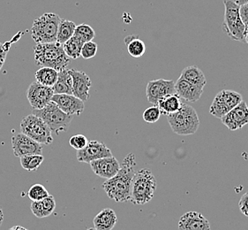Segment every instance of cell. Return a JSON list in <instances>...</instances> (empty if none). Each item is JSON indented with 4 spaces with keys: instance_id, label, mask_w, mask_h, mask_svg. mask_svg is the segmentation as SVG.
<instances>
[{
    "instance_id": "1",
    "label": "cell",
    "mask_w": 248,
    "mask_h": 230,
    "mask_svg": "<svg viewBox=\"0 0 248 230\" xmlns=\"http://www.w3.org/2000/svg\"><path fill=\"white\" fill-rule=\"evenodd\" d=\"M135 156L134 153H129L123 160L117 175L104 182L103 189L110 199L118 203L130 200L131 185L135 174Z\"/></svg>"
},
{
    "instance_id": "2",
    "label": "cell",
    "mask_w": 248,
    "mask_h": 230,
    "mask_svg": "<svg viewBox=\"0 0 248 230\" xmlns=\"http://www.w3.org/2000/svg\"><path fill=\"white\" fill-rule=\"evenodd\" d=\"M157 188V181L152 171L142 168L135 172L131 185L130 202L135 205L149 203L154 197Z\"/></svg>"
},
{
    "instance_id": "3",
    "label": "cell",
    "mask_w": 248,
    "mask_h": 230,
    "mask_svg": "<svg viewBox=\"0 0 248 230\" xmlns=\"http://www.w3.org/2000/svg\"><path fill=\"white\" fill-rule=\"evenodd\" d=\"M35 60L42 67H50L55 70L65 69L70 63L69 57L65 54L63 45L58 42L36 44L34 47Z\"/></svg>"
},
{
    "instance_id": "4",
    "label": "cell",
    "mask_w": 248,
    "mask_h": 230,
    "mask_svg": "<svg viewBox=\"0 0 248 230\" xmlns=\"http://www.w3.org/2000/svg\"><path fill=\"white\" fill-rule=\"evenodd\" d=\"M170 127L179 135H194L200 127L198 114L193 106L182 104L178 112L167 115Z\"/></svg>"
},
{
    "instance_id": "5",
    "label": "cell",
    "mask_w": 248,
    "mask_h": 230,
    "mask_svg": "<svg viewBox=\"0 0 248 230\" xmlns=\"http://www.w3.org/2000/svg\"><path fill=\"white\" fill-rule=\"evenodd\" d=\"M60 18L54 13H45L36 18L31 28V37L36 44L57 42Z\"/></svg>"
},
{
    "instance_id": "6",
    "label": "cell",
    "mask_w": 248,
    "mask_h": 230,
    "mask_svg": "<svg viewBox=\"0 0 248 230\" xmlns=\"http://www.w3.org/2000/svg\"><path fill=\"white\" fill-rule=\"evenodd\" d=\"M32 114L44 120L50 128L51 132L57 135L69 129L70 124L74 117L64 113L52 101H50L48 105L42 109L32 110Z\"/></svg>"
},
{
    "instance_id": "7",
    "label": "cell",
    "mask_w": 248,
    "mask_h": 230,
    "mask_svg": "<svg viewBox=\"0 0 248 230\" xmlns=\"http://www.w3.org/2000/svg\"><path fill=\"white\" fill-rule=\"evenodd\" d=\"M224 20L223 31L233 41H245L246 25L239 15V5L234 0H223Z\"/></svg>"
},
{
    "instance_id": "8",
    "label": "cell",
    "mask_w": 248,
    "mask_h": 230,
    "mask_svg": "<svg viewBox=\"0 0 248 230\" xmlns=\"http://www.w3.org/2000/svg\"><path fill=\"white\" fill-rule=\"evenodd\" d=\"M20 131L41 145H49L53 142L50 128L41 118L33 114L22 119L20 122Z\"/></svg>"
},
{
    "instance_id": "9",
    "label": "cell",
    "mask_w": 248,
    "mask_h": 230,
    "mask_svg": "<svg viewBox=\"0 0 248 230\" xmlns=\"http://www.w3.org/2000/svg\"><path fill=\"white\" fill-rule=\"evenodd\" d=\"M242 100V95L237 91L221 90L215 97L209 108V114L217 117V119H222L224 115H227L230 111L232 110Z\"/></svg>"
},
{
    "instance_id": "10",
    "label": "cell",
    "mask_w": 248,
    "mask_h": 230,
    "mask_svg": "<svg viewBox=\"0 0 248 230\" xmlns=\"http://www.w3.org/2000/svg\"><path fill=\"white\" fill-rule=\"evenodd\" d=\"M54 95L52 88L42 85L37 82H32L27 91V99L30 102L32 110L44 108L51 101Z\"/></svg>"
},
{
    "instance_id": "11",
    "label": "cell",
    "mask_w": 248,
    "mask_h": 230,
    "mask_svg": "<svg viewBox=\"0 0 248 230\" xmlns=\"http://www.w3.org/2000/svg\"><path fill=\"white\" fill-rule=\"evenodd\" d=\"M12 148L15 157H23L32 154H42L43 145L33 140L23 133L15 134L12 137Z\"/></svg>"
},
{
    "instance_id": "12",
    "label": "cell",
    "mask_w": 248,
    "mask_h": 230,
    "mask_svg": "<svg viewBox=\"0 0 248 230\" xmlns=\"http://www.w3.org/2000/svg\"><path fill=\"white\" fill-rule=\"evenodd\" d=\"M176 93L175 91V82L172 80L150 81L148 82L146 94L149 103L154 105H157L158 101L166 96Z\"/></svg>"
},
{
    "instance_id": "13",
    "label": "cell",
    "mask_w": 248,
    "mask_h": 230,
    "mask_svg": "<svg viewBox=\"0 0 248 230\" xmlns=\"http://www.w3.org/2000/svg\"><path fill=\"white\" fill-rule=\"evenodd\" d=\"M111 156H113L111 150L105 144L98 141H90L84 149L77 150L76 153L78 161L88 164L94 160Z\"/></svg>"
},
{
    "instance_id": "14",
    "label": "cell",
    "mask_w": 248,
    "mask_h": 230,
    "mask_svg": "<svg viewBox=\"0 0 248 230\" xmlns=\"http://www.w3.org/2000/svg\"><path fill=\"white\" fill-rule=\"evenodd\" d=\"M221 120L223 125L226 126L230 130H241L244 126L248 124V106L247 103L244 100L241 101L232 110L224 115Z\"/></svg>"
},
{
    "instance_id": "15",
    "label": "cell",
    "mask_w": 248,
    "mask_h": 230,
    "mask_svg": "<svg viewBox=\"0 0 248 230\" xmlns=\"http://www.w3.org/2000/svg\"><path fill=\"white\" fill-rule=\"evenodd\" d=\"M69 74L73 79V95L86 102L90 99V90L92 82L90 76L82 71L69 69Z\"/></svg>"
},
{
    "instance_id": "16",
    "label": "cell",
    "mask_w": 248,
    "mask_h": 230,
    "mask_svg": "<svg viewBox=\"0 0 248 230\" xmlns=\"http://www.w3.org/2000/svg\"><path fill=\"white\" fill-rule=\"evenodd\" d=\"M51 101L54 102L64 113L72 116H79L84 112V102L74 95L54 94Z\"/></svg>"
},
{
    "instance_id": "17",
    "label": "cell",
    "mask_w": 248,
    "mask_h": 230,
    "mask_svg": "<svg viewBox=\"0 0 248 230\" xmlns=\"http://www.w3.org/2000/svg\"><path fill=\"white\" fill-rule=\"evenodd\" d=\"M90 165L94 175L106 180L117 175L120 168V164L114 156L94 160L90 162Z\"/></svg>"
},
{
    "instance_id": "18",
    "label": "cell",
    "mask_w": 248,
    "mask_h": 230,
    "mask_svg": "<svg viewBox=\"0 0 248 230\" xmlns=\"http://www.w3.org/2000/svg\"><path fill=\"white\" fill-rule=\"evenodd\" d=\"M179 230H211L210 223L205 216L198 212H187L180 217Z\"/></svg>"
},
{
    "instance_id": "19",
    "label": "cell",
    "mask_w": 248,
    "mask_h": 230,
    "mask_svg": "<svg viewBox=\"0 0 248 230\" xmlns=\"http://www.w3.org/2000/svg\"><path fill=\"white\" fill-rule=\"evenodd\" d=\"M175 91L180 97L181 99L188 101L191 103L197 102L203 93V90L190 83L187 81L183 79L181 76H179L177 82H175Z\"/></svg>"
},
{
    "instance_id": "20",
    "label": "cell",
    "mask_w": 248,
    "mask_h": 230,
    "mask_svg": "<svg viewBox=\"0 0 248 230\" xmlns=\"http://www.w3.org/2000/svg\"><path fill=\"white\" fill-rule=\"evenodd\" d=\"M30 209L33 214L39 218H46L51 215L56 209V201L53 196L49 195L47 197L40 201H32Z\"/></svg>"
},
{
    "instance_id": "21",
    "label": "cell",
    "mask_w": 248,
    "mask_h": 230,
    "mask_svg": "<svg viewBox=\"0 0 248 230\" xmlns=\"http://www.w3.org/2000/svg\"><path fill=\"white\" fill-rule=\"evenodd\" d=\"M118 222V217L114 210L105 208L94 217L93 223L96 230H112Z\"/></svg>"
},
{
    "instance_id": "22",
    "label": "cell",
    "mask_w": 248,
    "mask_h": 230,
    "mask_svg": "<svg viewBox=\"0 0 248 230\" xmlns=\"http://www.w3.org/2000/svg\"><path fill=\"white\" fill-rule=\"evenodd\" d=\"M183 102L181 100L180 97L177 93H174L161 99L156 105L158 106L161 115L167 116L178 112Z\"/></svg>"
},
{
    "instance_id": "23",
    "label": "cell",
    "mask_w": 248,
    "mask_h": 230,
    "mask_svg": "<svg viewBox=\"0 0 248 230\" xmlns=\"http://www.w3.org/2000/svg\"><path fill=\"white\" fill-rule=\"evenodd\" d=\"M180 76L185 80L187 81L194 85L197 86L202 90H203L204 87L207 84V80L203 72L194 66H190L184 68Z\"/></svg>"
},
{
    "instance_id": "24",
    "label": "cell",
    "mask_w": 248,
    "mask_h": 230,
    "mask_svg": "<svg viewBox=\"0 0 248 230\" xmlns=\"http://www.w3.org/2000/svg\"><path fill=\"white\" fill-rule=\"evenodd\" d=\"M54 94L73 95V79L68 69L59 71L58 80L52 87Z\"/></svg>"
},
{
    "instance_id": "25",
    "label": "cell",
    "mask_w": 248,
    "mask_h": 230,
    "mask_svg": "<svg viewBox=\"0 0 248 230\" xmlns=\"http://www.w3.org/2000/svg\"><path fill=\"white\" fill-rule=\"evenodd\" d=\"M124 44L126 45L128 53L135 59L142 57L146 51V45L143 41L140 39L138 35H127L124 38Z\"/></svg>"
},
{
    "instance_id": "26",
    "label": "cell",
    "mask_w": 248,
    "mask_h": 230,
    "mask_svg": "<svg viewBox=\"0 0 248 230\" xmlns=\"http://www.w3.org/2000/svg\"><path fill=\"white\" fill-rule=\"evenodd\" d=\"M58 75L59 71L50 67H41L35 72V80L42 85L52 88L58 80Z\"/></svg>"
},
{
    "instance_id": "27",
    "label": "cell",
    "mask_w": 248,
    "mask_h": 230,
    "mask_svg": "<svg viewBox=\"0 0 248 230\" xmlns=\"http://www.w3.org/2000/svg\"><path fill=\"white\" fill-rule=\"evenodd\" d=\"M76 24L72 20L61 19L58 30L57 35V42L61 45H64L65 42L69 40L70 38L74 35Z\"/></svg>"
},
{
    "instance_id": "28",
    "label": "cell",
    "mask_w": 248,
    "mask_h": 230,
    "mask_svg": "<svg viewBox=\"0 0 248 230\" xmlns=\"http://www.w3.org/2000/svg\"><path fill=\"white\" fill-rule=\"evenodd\" d=\"M84 43L82 41L79 40L75 35H73L69 40L66 41L65 44L63 45V49L65 50V54L70 59L76 60L79 57H80V52H81V48Z\"/></svg>"
},
{
    "instance_id": "29",
    "label": "cell",
    "mask_w": 248,
    "mask_h": 230,
    "mask_svg": "<svg viewBox=\"0 0 248 230\" xmlns=\"http://www.w3.org/2000/svg\"><path fill=\"white\" fill-rule=\"evenodd\" d=\"M45 158L40 154H32V155L23 156L20 158V165L29 172H35L42 165Z\"/></svg>"
},
{
    "instance_id": "30",
    "label": "cell",
    "mask_w": 248,
    "mask_h": 230,
    "mask_svg": "<svg viewBox=\"0 0 248 230\" xmlns=\"http://www.w3.org/2000/svg\"><path fill=\"white\" fill-rule=\"evenodd\" d=\"M74 35L83 43H87L90 41H93L95 36V33L91 26L88 24H80L76 26Z\"/></svg>"
},
{
    "instance_id": "31",
    "label": "cell",
    "mask_w": 248,
    "mask_h": 230,
    "mask_svg": "<svg viewBox=\"0 0 248 230\" xmlns=\"http://www.w3.org/2000/svg\"><path fill=\"white\" fill-rule=\"evenodd\" d=\"M50 195L48 190L42 184H34L28 191V196L31 201H40Z\"/></svg>"
},
{
    "instance_id": "32",
    "label": "cell",
    "mask_w": 248,
    "mask_h": 230,
    "mask_svg": "<svg viewBox=\"0 0 248 230\" xmlns=\"http://www.w3.org/2000/svg\"><path fill=\"white\" fill-rule=\"evenodd\" d=\"M97 52V45L93 42L90 41L84 43L81 48V52H80V57H82L85 60H90L94 58Z\"/></svg>"
},
{
    "instance_id": "33",
    "label": "cell",
    "mask_w": 248,
    "mask_h": 230,
    "mask_svg": "<svg viewBox=\"0 0 248 230\" xmlns=\"http://www.w3.org/2000/svg\"><path fill=\"white\" fill-rule=\"evenodd\" d=\"M160 116H161V112L159 110L157 105H154L146 109L144 111L143 115H142L143 120L148 123H155L160 119Z\"/></svg>"
},
{
    "instance_id": "34",
    "label": "cell",
    "mask_w": 248,
    "mask_h": 230,
    "mask_svg": "<svg viewBox=\"0 0 248 230\" xmlns=\"http://www.w3.org/2000/svg\"><path fill=\"white\" fill-rule=\"evenodd\" d=\"M89 139L83 135H75L70 138L69 144L74 149L79 150L84 149L89 144Z\"/></svg>"
},
{
    "instance_id": "35",
    "label": "cell",
    "mask_w": 248,
    "mask_h": 230,
    "mask_svg": "<svg viewBox=\"0 0 248 230\" xmlns=\"http://www.w3.org/2000/svg\"><path fill=\"white\" fill-rule=\"evenodd\" d=\"M12 43H13L12 41L6 42L5 44L0 43V70L2 69L3 66L5 64L6 56L9 51Z\"/></svg>"
},
{
    "instance_id": "36",
    "label": "cell",
    "mask_w": 248,
    "mask_h": 230,
    "mask_svg": "<svg viewBox=\"0 0 248 230\" xmlns=\"http://www.w3.org/2000/svg\"><path fill=\"white\" fill-rule=\"evenodd\" d=\"M238 207L241 214L248 218V192L245 193L238 202Z\"/></svg>"
},
{
    "instance_id": "37",
    "label": "cell",
    "mask_w": 248,
    "mask_h": 230,
    "mask_svg": "<svg viewBox=\"0 0 248 230\" xmlns=\"http://www.w3.org/2000/svg\"><path fill=\"white\" fill-rule=\"evenodd\" d=\"M239 15L245 25H248V3L239 6Z\"/></svg>"
},
{
    "instance_id": "38",
    "label": "cell",
    "mask_w": 248,
    "mask_h": 230,
    "mask_svg": "<svg viewBox=\"0 0 248 230\" xmlns=\"http://www.w3.org/2000/svg\"><path fill=\"white\" fill-rule=\"evenodd\" d=\"M9 230H29L28 229H26L24 227H21V226H15L13 228H11Z\"/></svg>"
},
{
    "instance_id": "39",
    "label": "cell",
    "mask_w": 248,
    "mask_h": 230,
    "mask_svg": "<svg viewBox=\"0 0 248 230\" xmlns=\"http://www.w3.org/2000/svg\"><path fill=\"white\" fill-rule=\"evenodd\" d=\"M237 4H238L239 6L240 5H245V4H247L248 3V0H234Z\"/></svg>"
},
{
    "instance_id": "40",
    "label": "cell",
    "mask_w": 248,
    "mask_h": 230,
    "mask_svg": "<svg viewBox=\"0 0 248 230\" xmlns=\"http://www.w3.org/2000/svg\"><path fill=\"white\" fill-rule=\"evenodd\" d=\"M3 221H4V213H3L2 209L0 208V228L3 224Z\"/></svg>"
},
{
    "instance_id": "41",
    "label": "cell",
    "mask_w": 248,
    "mask_h": 230,
    "mask_svg": "<svg viewBox=\"0 0 248 230\" xmlns=\"http://www.w3.org/2000/svg\"><path fill=\"white\" fill-rule=\"evenodd\" d=\"M245 41L248 44V25H246V32H245Z\"/></svg>"
},
{
    "instance_id": "42",
    "label": "cell",
    "mask_w": 248,
    "mask_h": 230,
    "mask_svg": "<svg viewBox=\"0 0 248 230\" xmlns=\"http://www.w3.org/2000/svg\"><path fill=\"white\" fill-rule=\"evenodd\" d=\"M87 230H96L94 228H89Z\"/></svg>"
}]
</instances>
